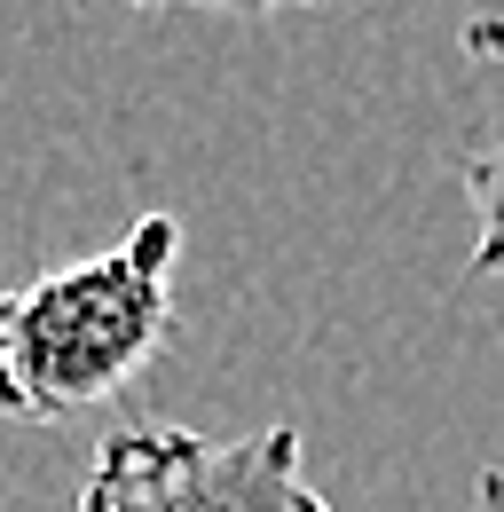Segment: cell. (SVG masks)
I'll return each mask as SVG.
<instances>
[{
	"label": "cell",
	"mask_w": 504,
	"mask_h": 512,
	"mask_svg": "<svg viewBox=\"0 0 504 512\" xmlns=\"http://www.w3.org/2000/svg\"><path fill=\"white\" fill-rule=\"evenodd\" d=\"M457 190L473 205V253H465V284L504 276V142L457 158Z\"/></svg>",
	"instance_id": "3"
},
{
	"label": "cell",
	"mask_w": 504,
	"mask_h": 512,
	"mask_svg": "<svg viewBox=\"0 0 504 512\" xmlns=\"http://www.w3.org/2000/svg\"><path fill=\"white\" fill-rule=\"evenodd\" d=\"M126 8H205V16H284V8H323V0H126Z\"/></svg>",
	"instance_id": "5"
},
{
	"label": "cell",
	"mask_w": 504,
	"mask_h": 512,
	"mask_svg": "<svg viewBox=\"0 0 504 512\" xmlns=\"http://www.w3.org/2000/svg\"><path fill=\"white\" fill-rule=\"evenodd\" d=\"M465 56L504 64V0H465Z\"/></svg>",
	"instance_id": "4"
},
{
	"label": "cell",
	"mask_w": 504,
	"mask_h": 512,
	"mask_svg": "<svg viewBox=\"0 0 504 512\" xmlns=\"http://www.w3.org/2000/svg\"><path fill=\"white\" fill-rule=\"evenodd\" d=\"M473 512H504V473H497V465L473 481Z\"/></svg>",
	"instance_id": "6"
},
{
	"label": "cell",
	"mask_w": 504,
	"mask_h": 512,
	"mask_svg": "<svg viewBox=\"0 0 504 512\" xmlns=\"http://www.w3.org/2000/svg\"><path fill=\"white\" fill-rule=\"evenodd\" d=\"M182 221L142 213L95 260L0 292V418L56 426L119 402L174 339Z\"/></svg>",
	"instance_id": "1"
},
{
	"label": "cell",
	"mask_w": 504,
	"mask_h": 512,
	"mask_svg": "<svg viewBox=\"0 0 504 512\" xmlns=\"http://www.w3.org/2000/svg\"><path fill=\"white\" fill-rule=\"evenodd\" d=\"M79 512H331L308 481L300 426L252 434H197L166 418H126L103 434Z\"/></svg>",
	"instance_id": "2"
}]
</instances>
